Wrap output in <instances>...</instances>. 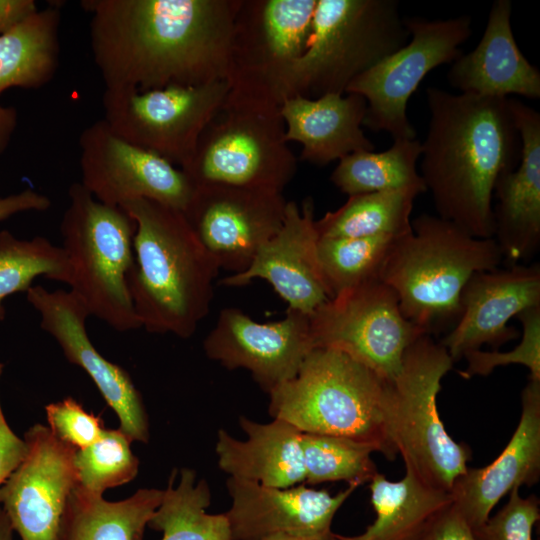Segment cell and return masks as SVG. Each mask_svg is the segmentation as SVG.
Returning a JSON list of instances; mask_svg holds the SVG:
<instances>
[{"instance_id":"6da1fadb","label":"cell","mask_w":540,"mask_h":540,"mask_svg":"<svg viewBox=\"0 0 540 540\" xmlns=\"http://www.w3.org/2000/svg\"><path fill=\"white\" fill-rule=\"evenodd\" d=\"M241 0H83L105 89L150 90L227 79Z\"/></svg>"},{"instance_id":"7a4b0ae2","label":"cell","mask_w":540,"mask_h":540,"mask_svg":"<svg viewBox=\"0 0 540 540\" xmlns=\"http://www.w3.org/2000/svg\"><path fill=\"white\" fill-rule=\"evenodd\" d=\"M430 113L420 175L438 216L476 238H493L492 198L514 170L522 142L510 97L426 89Z\"/></svg>"},{"instance_id":"3957f363","label":"cell","mask_w":540,"mask_h":540,"mask_svg":"<svg viewBox=\"0 0 540 540\" xmlns=\"http://www.w3.org/2000/svg\"><path fill=\"white\" fill-rule=\"evenodd\" d=\"M121 207L136 224L129 290L141 327L191 337L209 312L217 262L182 211L147 199Z\"/></svg>"},{"instance_id":"277c9868","label":"cell","mask_w":540,"mask_h":540,"mask_svg":"<svg viewBox=\"0 0 540 540\" xmlns=\"http://www.w3.org/2000/svg\"><path fill=\"white\" fill-rule=\"evenodd\" d=\"M398 237L379 278L391 287L403 316L428 335L450 330L460 316L470 277L503 263L494 238H476L439 216L422 213Z\"/></svg>"},{"instance_id":"5b68a950","label":"cell","mask_w":540,"mask_h":540,"mask_svg":"<svg viewBox=\"0 0 540 540\" xmlns=\"http://www.w3.org/2000/svg\"><path fill=\"white\" fill-rule=\"evenodd\" d=\"M268 394L273 419L369 444L390 460L397 455L387 426L389 380L340 351L314 348L296 376Z\"/></svg>"},{"instance_id":"8992f818","label":"cell","mask_w":540,"mask_h":540,"mask_svg":"<svg viewBox=\"0 0 540 540\" xmlns=\"http://www.w3.org/2000/svg\"><path fill=\"white\" fill-rule=\"evenodd\" d=\"M409 37L396 0H317L287 98L343 95L357 76L403 47Z\"/></svg>"},{"instance_id":"52a82bcc","label":"cell","mask_w":540,"mask_h":540,"mask_svg":"<svg viewBox=\"0 0 540 540\" xmlns=\"http://www.w3.org/2000/svg\"><path fill=\"white\" fill-rule=\"evenodd\" d=\"M68 196L60 233L72 269L70 291L113 329L141 327L129 290L135 221L124 208L98 201L80 182L69 187Z\"/></svg>"},{"instance_id":"ba28073f","label":"cell","mask_w":540,"mask_h":540,"mask_svg":"<svg viewBox=\"0 0 540 540\" xmlns=\"http://www.w3.org/2000/svg\"><path fill=\"white\" fill-rule=\"evenodd\" d=\"M453 360L444 346L425 334L406 350L399 374L389 381L387 426L406 470L424 484L451 492L467 470L471 452L447 433L437 409L442 378Z\"/></svg>"},{"instance_id":"9c48e42d","label":"cell","mask_w":540,"mask_h":540,"mask_svg":"<svg viewBox=\"0 0 540 540\" xmlns=\"http://www.w3.org/2000/svg\"><path fill=\"white\" fill-rule=\"evenodd\" d=\"M195 186L282 192L297 172L280 106L225 99L182 169Z\"/></svg>"},{"instance_id":"30bf717a","label":"cell","mask_w":540,"mask_h":540,"mask_svg":"<svg viewBox=\"0 0 540 540\" xmlns=\"http://www.w3.org/2000/svg\"><path fill=\"white\" fill-rule=\"evenodd\" d=\"M317 0H241L229 51L227 99L281 106L312 30Z\"/></svg>"},{"instance_id":"8fae6325","label":"cell","mask_w":540,"mask_h":540,"mask_svg":"<svg viewBox=\"0 0 540 540\" xmlns=\"http://www.w3.org/2000/svg\"><path fill=\"white\" fill-rule=\"evenodd\" d=\"M228 91L226 80L143 91L105 89L102 119L122 139L183 169Z\"/></svg>"},{"instance_id":"7c38bea8","label":"cell","mask_w":540,"mask_h":540,"mask_svg":"<svg viewBox=\"0 0 540 540\" xmlns=\"http://www.w3.org/2000/svg\"><path fill=\"white\" fill-rule=\"evenodd\" d=\"M410 41L375 66L357 76L347 93L362 96L367 104L363 125L385 131L393 140L416 139L407 115V103L425 76L436 67L454 62L460 46L472 34V19L404 18Z\"/></svg>"},{"instance_id":"4fadbf2b","label":"cell","mask_w":540,"mask_h":540,"mask_svg":"<svg viewBox=\"0 0 540 540\" xmlns=\"http://www.w3.org/2000/svg\"><path fill=\"white\" fill-rule=\"evenodd\" d=\"M309 318L314 348L340 351L389 381L407 348L427 334L403 316L395 291L380 278L339 293Z\"/></svg>"},{"instance_id":"5bb4252c","label":"cell","mask_w":540,"mask_h":540,"mask_svg":"<svg viewBox=\"0 0 540 540\" xmlns=\"http://www.w3.org/2000/svg\"><path fill=\"white\" fill-rule=\"evenodd\" d=\"M80 183L101 203L123 206L151 200L185 211L195 185L187 174L161 156L127 142L97 120L78 140Z\"/></svg>"},{"instance_id":"9a60e30c","label":"cell","mask_w":540,"mask_h":540,"mask_svg":"<svg viewBox=\"0 0 540 540\" xmlns=\"http://www.w3.org/2000/svg\"><path fill=\"white\" fill-rule=\"evenodd\" d=\"M286 205L279 191L202 185L183 213L219 268L239 274L279 231Z\"/></svg>"},{"instance_id":"2e32d148","label":"cell","mask_w":540,"mask_h":540,"mask_svg":"<svg viewBox=\"0 0 540 540\" xmlns=\"http://www.w3.org/2000/svg\"><path fill=\"white\" fill-rule=\"evenodd\" d=\"M26 452L0 487V506L20 540H57L77 483L75 448L36 423L23 437Z\"/></svg>"},{"instance_id":"e0dca14e","label":"cell","mask_w":540,"mask_h":540,"mask_svg":"<svg viewBox=\"0 0 540 540\" xmlns=\"http://www.w3.org/2000/svg\"><path fill=\"white\" fill-rule=\"evenodd\" d=\"M203 348L208 358L227 369H247L269 393L294 378L314 349L310 318L287 308L283 319L260 323L238 308H224Z\"/></svg>"},{"instance_id":"ac0fdd59","label":"cell","mask_w":540,"mask_h":540,"mask_svg":"<svg viewBox=\"0 0 540 540\" xmlns=\"http://www.w3.org/2000/svg\"><path fill=\"white\" fill-rule=\"evenodd\" d=\"M26 297L40 314V327L56 340L66 359L95 383L118 416L119 429L131 441L148 442L149 422L141 394L129 373L94 347L86 330L91 315L79 297L70 290L49 291L40 285L32 286Z\"/></svg>"},{"instance_id":"d6986e66","label":"cell","mask_w":540,"mask_h":540,"mask_svg":"<svg viewBox=\"0 0 540 540\" xmlns=\"http://www.w3.org/2000/svg\"><path fill=\"white\" fill-rule=\"evenodd\" d=\"M226 487L232 503L225 515L233 540H337L333 518L359 485L351 483L334 496L304 485L276 488L232 477Z\"/></svg>"},{"instance_id":"ffe728a7","label":"cell","mask_w":540,"mask_h":540,"mask_svg":"<svg viewBox=\"0 0 540 540\" xmlns=\"http://www.w3.org/2000/svg\"><path fill=\"white\" fill-rule=\"evenodd\" d=\"M540 306V264H516L474 273L460 296V316L439 341L453 362L467 353L500 346L519 336L508 321Z\"/></svg>"},{"instance_id":"44dd1931","label":"cell","mask_w":540,"mask_h":540,"mask_svg":"<svg viewBox=\"0 0 540 540\" xmlns=\"http://www.w3.org/2000/svg\"><path fill=\"white\" fill-rule=\"evenodd\" d=\"M314 202L307 197L301 208L287 201L279 231L257 252L242 273L221 280L228 287H240L254 279L267 281L288 308L311 315L330 299L317 256Z\"/></svg>"},{"instance_id":"7402d4cb","label":"cell","mask_w":540,"mask_h":540,"mask_svg":"<svg viewBox=\"0 0 540 540\" xmlns=\"http://www.w3.org/2000/svg\"><path fill=\"white\" fill-rule=\"evenodd\" d=\"M522 142L518 166L502 174L493 196L494 236L505 266L528 264L540 248V114L511 98Z\"/></svg>"},{"instance_id":"603a6c76","label":"cell","mask_w":540,"mask_h":540,"mask_svg":"<svg viewBox=\"0 0 540 540\" xmlns=\"http://www.w3.org/2000/svg\"><path fill=\"white\" fill-rule=\"evenodd\" d=\"M521 416L506 447L490 464L467 468L451 495L471 530L483 525L494 506L514 487L532 486L540 476V380L529 378L521 393Z\"/></svg>"},{"instance_id":"cb8c5ba5","label":"cell","mask_w":540,"mask_h":540,"mask_svg":"<svg viewBox=\"0 0 540 540\" xmlns=\"http://www.w3.org/2000/svg\"><path fill=\"white\" fill-rule=\"evenodd\" d=\"M512 3L496 0L478 45L455 60L449 84L461 93L526 98L540 97V72L519 49L511 26Z\"/></svg>"},{"instance_id":"d4e9b609","label":"cell","mask_w":540,"mask_h":540,"mask_svg":"<svg viewBox=\"0 0 540 540\" xmlns=\"http://www.w3.org/2000/svg\"><path fill=\"white\" fill-rule=\"evenodd\" d=\"M366 108L365 99L354 93L288 97L280 106L285 138L301 144L300 159L317 166L354 152L373 151L361 128Z\"/></svg>"},{"instance_id":"484cf974","label":"cell","mask_w":540,"mask_h":540,"mask_svg":"<svg viewBox=\"0 0 540 540\" xmlns=\"http://www.w3.org/2000/svg\"><path fill=\"white\" fill-rule=\"evenodd\" d=\"M60 24V4H49L0 35V95L10 88L38 89L52 81L60 60ZM17 123L16 109L0 103V154Z\"/></svg>"},{"instance_id":"4316f807","label":"cell","mask_w":540,"mask_h":540,"mask_svg":"<svg viewBox=\"0 0 540 540\" xmlns=\"http://www.w3.org/2000/svg\"><path fill=\"white\" fill-rule=\"evenodd\" d=\"M239 423L245 441L218 431L215 450L222 471L267 487L289 488L305 481L301 431L281 419L258 423L241 416Z\"/></svg>"},{"instance_id":"83f0119b","label":"cell","mask_w":540,"mask_h":540,"mask_svg":"<svg viewBox=\"0 0 540 540\" xmlns=\"http://www.w3.org/2000/svg\"><path fill=\"white\" fill-rule=\"evenodd\" d=\"M369 488L374 522L358 535L336 533L337 540H423L453 502L450 492L424 484L409 470L399 481L377 473L369 481Z\"/></svg>"},{"instance_id":"f1b7e54d","label":"cell","mask_w":540,"mask_h":540,"mask_svg":"<svg viewBox=\"0 0 540 540\" xmlns=\"http://www.w3.org/2000/svg\"><path fill=\"white\" fill-rule=\"evenodd\" d=\"M162 497L163 490L142 488L124 500L108 501L75 485L57 540H143Z\"/></svg>"},{"instance_id":"f546056e","label":"cell","mask_w":540,"mask_h":540,"mask_svg":"<svg viewBox=\"0 0 540 540\" xmlns=\"http://www.w3.org/2000/svg\"><path fill=\"white\" fill-rule=\"evenodd\" d=\"M173 470L160 505L148 528L162 532L161 540H233L225 513L209 514L211 493L206 480L196 479L189 468Z\"/></svg>"},{"instance_id":"4dcf8cb0","label":"cell","mask_w":540,"mask_h":540,"mask_svg":"<svg viewBox=\"0 0 540 540\" xmlns=\"http://www.w3.org/2000/svg\"><path fill=\"white\" fill-rule=\"evenodd\" d=\"M419 194L410 188L349 196L337 210L315 220L318 238L405 235L412 230L410 215Z\"/></svg>"},{"instance_id":"1f68e13d","label":"cell","mask_w":540,"mask_h":540,"mask_svg":"<svg viewBox=\"0 0 540 540\" xmlns=\"http://www.w3.org/2000/svg\"><path fill=\"white\" fill-rule=\"evenodd\" d=\"M420 155L418 139L393 140L384 152L359 151L340 159L330 181L348 196L410 188L423 193L426 186L416 169Z\"/></svg>"},{"instance_id":"d6a6232c","label":"cell","mask_w":540,"mask_h":540,"mask_svg":"<svg viewBox=\"0 0 540 540\" xmlns=\"http://www.w3.org/2000/svg\"><path fill=\"white\" fill-rule=\"evenodd\" d=\"M39 276L70 284L72 269L63 248L42 236L23 240L0 231V321L5 319L4 299L27 292Z\"/></svg>"},{"instance_id":"836d02e7","label":"cell","mask_w":540,"mask_h":540,"mask_svg":"<svg viewBox=\"0 0 540 540\" xmlns=\"http://www.w3.org/2000/svg\"><path fill=\"white\" fill-rule=\"evenodd\" d=\"M400 236L318 238L317 256L330 299L379 278L382 266Z\"/></svg>"},{"instance_id":"e575fe53","label":"cell","mask_w":540,"mask_h":540,"mask_svg":"<svg viewBox=\"0 0 540 540\" xmlns=\"http://www.w3.org/2000/svg\"><path fill=\"white\" fill-rule=\"evenodd\" d=\"M301 446L308 484L347 481L360 486L378 473L371 459V453L376 450L369 444L345 437L302 432Z\"/></svg>"},{"instance_id":"d590c367","label":"cell","mask_w":540,"mask_h":540,"mask_svg":"<svg viewBox=\"0 0 540 540\" xmlns=\"http://www.w3.org/2000/svg\"><path fill=\"white\" fill-rule=\"evenodd\" d=\"M131 442L121 429H105L93 444L76 449V486L103 495L107 489L132 481L138 473L139 460L131 450Z\"/></svg>"},{"instance_id":"8d00e7d4","label":"cell","mask_w":540,"mask_h":540,"mask_svg":"<svg viewBox=\"0 0 540 540\" xmlns=\"http://www.w3.org/2000/svg\"><path fill=\"white\" fill-rule=\"evenodd\" d=\"M522 326L520 343L511 351H482L467 353L463 358L467 368L460 372L464 378L487 376L496 367L520 364L529 369V378L540 380V306L524 310L517 315Z\"/></svg>"},{"instance_id":"74e56055","label":"cell","mask_w":540,"mask_h":540,"mask_svg":"<svg viewBox=\"0 0 540 540\" xmlns=\"http://www.w3.org/2000/svg\"><path fill=\"white\" fill-rule=\"evenodd\" d=\"M520 487L509 492L508 502L480 527L471 530L475 540H532V529L540 518L539 499L522 497Z\"/></svg>"},{"instance_id":"f35d334b","label":"cell","mask_w":540,"mask_h":540,"mask_svg":"<svg viewBox=\"0 0 540 540\" xmlns=\"http://www.w3.org/2000/svg\"><path fill=\"white\" fill-rule=\"evenodd\" d=\"M45 412L51 432L75 449L93 444L105 430L100 417L87 412L71 397L46 405Z\"/></svg>"},{"instance_id":"ab89813d","label":"cell","mask_w":540,"mask_h":540,"mask_svg":"<svg viewBox=\"0 0 540 540\" xmlns=\"http://www.w3.org/2000/svg\"><path fill=\"white\" fill-rule=\"evenodd\" d=\"M25 452L24 439L9 427L0 405V487L21 462Z\"/></svg>"},{"instance_id":"60d3db41","label":"cell","mask_w":540,"mask_h":540,"mask_svg":"<svg viewBox=\"0 0 540 540\" xmlns=\"http://www.w3.org/2000/svg\"><path fill=\"white\" fill-rule=\"evenodd\" d=\"M423 540H475L453 502L436 519Z\"/></svg>"},{"instance_id":"b9f144b4","label":"cell","mask_w":540,"mask_h":540,"mask_svg":"<svg viewBox=\"0 0 540 540\" xmlns=\"http://www.w3.org/2000/svg\"><path fill=\"white\" fill-rule=\"evenodd\" d=\"M51 207L50 199L37 191L26 189L0 197V221L27 211H45Z\"/></svg>"},{"instance_id":"7bdbcfd3","label":"cell","mask_w":540,"mask_h":540,"mask_svg":"<svg viewBox=\"0 0 540 540\" xmlns=\"http://www.w3.org/2000/svg\"><path fill=\"white\" fill-rule=\"evenodd\" d=\"M38 10L34 0H0V35Z\"/></svg>"},{"instance_id":"ee69618b","label":"cell","mask_w":540,"mask_h":540,"mask_svg":"<svg viewBox=\"0 0 540 540\" xmlns=\"http://www.w3.org/2000/svg\"><path fill=\"white\" fill-rule=\"evenodd\" d=\"M0 540H15V532L11 523L0 506Z\"/></svg>"},{"instance_id":"f6af8a7d","label":"cell","mask_w":540,"mask_h":540,"mask_svg":"<svg viewBox=\"0 0 540 540\" xmlns=\"http://www.w3.org/2000/svg\"><path fill=\"white\" fill-rule=\"evenodd\" d=\"M265 540H303V539L287 537V536H274V537L267 538Z\"/></svg>"},{"instance_id":"bcb514c9","label":"cell","mask_w":540,"mask_h":540,"mask_svg":"<svg viewBox=\"0 0 540 540\" xmlns=\"http://www.w3.org/2000/svg\"><path fill=\"white\" fill-rule=\"evenodd\" d=\"M2 370H3V364L0 363V376H1V374H2Z\"/></svg>"}]
</instances>
